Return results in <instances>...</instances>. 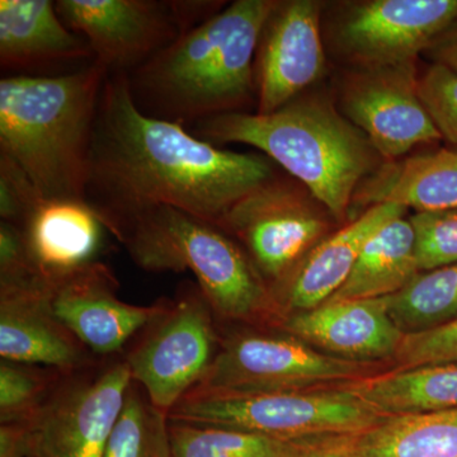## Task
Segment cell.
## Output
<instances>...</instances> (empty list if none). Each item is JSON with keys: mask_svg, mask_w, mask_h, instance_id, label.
I'll list each match as a JSON object with an SVG mask.
<instances>
[{"mask_svg": "<svg viewBox=\"0 0 457 457\" xmlns=\"http://www.w3.org/2000/svg\"><path fill=\"white\" fill-rule=\"evenodd\" d=\"M270 159L222 149L179 123L153 119L126 73H108L99 97L86 201L98 216L170 206L220 228L228 212L275 179Z\"/></svg>", "mask_w": 457, "mask_h": 457, "instance_id": "6da1fadb", "label": "cell"}, {"mask_svg": "<svg viewBox=\"0 0 457 457\" xmlns=\"http://www.w3.org/2000/svg\"><path fill=\"white\" fill-rule=\"evenodd\" d=\"M278 3L237 0L128 73L146 116L191 129L240 112L253 88V60Z\"/></svg>", "mask_w": 457, "mask_h": 457, "instance_id": "7a4b0ae2", "label": "cell"}, {"mask_svg": "<svg viewBox=\"0 0 457 457\" xmlns=\"http://www.w3.org/2000/svg\"><path fill=\"white\" fill-rule=\"evenodd\" d=\"M108 71L92 62L57 75L0 80V154L45 200L86 201L93 132Z\"/></svg>", "mask_w": 457, "mask_h": 457, "instance_id": "3957f363", "label": "cell"}, {"mask_svg": "<svg viewBox=\"0 0 457 457\" xmlns=\"http://www.w3.org/2000/svg\"><path fill=\"white\" fill-rule=\"evenodd\" d=\"M189 132L216 146L255 147L303 182L338 221L374 164L365 134L335 108L311 99L295 98L270 114H221Z\"/></svg>", "mask_w": 457, "mask_h": 457, "instance_id": "277c9868", "label": "cell"}, {"mask_svg": "<svg viewBox=\"0 0 457 457\" xmlns=\"http://www.w3.org/2000/svg\"><path fill=\"white\" fill-rule=\"evenodd\" d=\"M149 272L189 270L216 314L251 320L272 309L266 281L248 253L221 228L170 206L99 216Z\"/></svg>", "mask_w": 457, "mask_h": 457, "instance_id": "5b68a950", "label": "cell"}, {"mask_svg": "<svg viewBox=\"0 0 457 457\" xmlns=\"http://www.w3.org/2000/svg\"><path fill=\"white\" fill-rule=\"evenodd\" d=\"M168 417L173 422L237 429L275 441L354 435L383 418L343 386L295 393H189Z\"/></svg>", "mask_w": 457, "mask_h": 457, "instance_id": "8992f818", "label": "cell"}, {"mask_svg": "<svg viewBox=\"0 0 457 457\" xmlns=\"http://www.w3.org/2000/svg\"><path fill=\"white\" fill-rule=\"evenodd\" d=\"M371 369L372 363L330 356L290 335L245 333L224 342L203 380L189 393L311 392L368 378Z\"/></svg>", "mask_w": 457, "mask_h": 457, "instance_id": "52a82bcc", "label": "cell"}, {"mask_svg": "<svg viewBox=\"0 0 457 457\" xmlns=\"http://www.w3.org/2000/svg\"><path fill=\"white\" fill-rule=\"evenodd\" d=\"M210 311L200 288L189 287L156 319L154 328L126 360L132 380L167 413L197 386L215 359Z\"/></svg>", "mask_w": 457, "mask_h": 457, "instance_id": "ba28073f", "label": "cell"}, {"mask_svg": "<svg viewBox=\"0 0 457 457\" xmlns=\"http://www.w3.org/2000/svg\"><path fill=\"white\" fill-rule=\"evenodd\" d=\"M132 376L128 362L65 381L26 423L31 457H102Z\"/></svg>", "mask_w": 457, "mask_h": 457, "instance_id": "9c48e42d", "label": "cell"}, {"mask_svg": "<svg viewBox=\"0 0 457 457\" xmlns=\"http://www.w3.org/2000/svg\"><path fill=\"white\" fill-rule=\"evenodd\" d=\"M55 7L108 73H130L186 33L171 0H57Z\"/></svg>", "mask_w": 457, "mask_h": 457, "instance_id": "30bf717a", "label": "cell"}, {"mask_svg": "<svg viewBox=\"0 0 457 457\" xmlns=\"http://www.w3.org/2000/svg\"><path fill=\"white\" fill-rule=\"evenodd\" d=\"M220 228L245 243L263 279L282 282L327 225L295 189L273 179L239 201Z\"/></svg>", "mask_w": 457, "mask_h": 457, "instance_id": "8fae6325", "label": "cell"}, {"mask_svg": "<svg viewBox=\"0 0 457 457\" xmlns=\"http://www.w3.org/2000/svg\"><path fill=\"white\" fill-rule=\"evenodd\" d=\"M413 66L370 68L348 86L343 97L350 121L390 162L414 146L442 139L418 95Z\"/></svg>", "mask_w": 457, "mask_h": 457, "instance_id": "7c38bea8", "label": "cell"}, {"mask_svg": "<svg viewBox=\"0 0 457 457\" xmlns=\"http://www.w3.org/2000/svg\"><path fill=\"white\" fill-rule=\"evenodd\" d=\"M116 290L112 272L96 261L64 278H50L51 308L87 350L113 353L170 306L164 303L131 305L120 300Z\"/></svg>", "mask_w": 457, "mask_h": 457, "instance_id": "4fadbf2b", "label": "cell"}, {"mask_svg": "<svg viewBox=\"0 0 457 457\" xmlns=\"http://www.w3.org/2000/svg\"><path fill=\"white\" fill-rule=\"evenodd\" d=\"M457 18V0H374L341 29L345 49L370 68L413 64Z\"/></svg>", "mask_w": 457, "mask_h": 457, "instance_id": "5bb4252c", "label": "cell"}, {"mask_svg": "<svg viewBox=\"0 0 457 457\" xmlns=\"http://www.w3.org/2000/svg\"><path fill=\"white\" fill-rule=\"evenodd\" d=\"M87 351L54 314L50 278L40 273L18 281H0L2 360L73 372L88 366Z\"/></svg>", "mask_w": 457, "mask_h": 457, "instance_id": "9a60e30c", "label": "cell"}, {"mask_svg": "<svg viewBox=\"0 0 457 457\" xmlns=\"http://www.w3.org/2000/svg\"><path fill=\"white\" fill-rule=\"evenodd\" d=\"M318 3L276 5L262 32L257 66L258 114H270L314 82L324 68Z\"/></svg>", "mask_w": 457, "mask_h": 457, "instance_id": "2e32d148", "label": "cell"}, {"mask_svg": "<svg viewBox=\"0 0 457 457\" xmlns=\"http://www.w3.org/2000/svg\"><path fill=\"white\" fill-rule=\"evenodd\" d=\"M288 335L324 353L353 362L395 357L404 339L389 314V297L321 303L282 319Z\"/></svg>", "mask_w": 457, "mask_h": 457, "instance_id": "e0dca14e", "label": "cell"}, {"mask_svg": "<svg viewBox=\"0 0 457 457\" xmlns=\"http://www.w3.org/2000/svg\"><path fill=\"white\" fill-rule=\"evenodd\" d=\"M95 62L88 42L62 22L55 2H0V66L7 71H38Z\"/></svg>", "mask_w": 457, "mask_h": 457, "instance_id": "ac0fdd59", "label": "cell"}, {"mask_svg": "<svg viewBox=\"0 0 457 457\" xmlns=\"http://www.w3.org/2000/svg\"><path fill=\"white\" fill-rule=\"evenodd\" d=\"M20 228L47 278H64L96 262L106 228L87 201L50 200H42Z\"/></svg>", "mask_w": 457, "mask_h": 457, "instance_id": "d6986e66", "label": "cell"}, {"mask_svg": "<svg viewBox=\"0 0 457 457\" xmlns=\"http://www.w3.org/2000/svg\"><path fill=\"white\" fill-rule=\"evenodd\" d=\"M405 213L407 207L402 204H376L315 246L290 276L286 290L288 308L306 312L326 303L345 284L369 240L385 225Z\"/></svg>", "mask_w": 457, "mask_h": 457, "instance_id": "ffe728a7", "label": "cell"}, {"mask_svg": "<svg viewBox=\"0 0 457 457\" xmlns=\"http://www.w3.org/2000/svg\"><path fill=\"white\" fill-rule=\"evenodd\" d=\"M353 203L398 204L417 212L457 209V147L398 159L361 183Z\"/></svg>", "mask_w": 457, "mask_h": 457, "instance_id": "44dd1931", "label": "cell"}, {"mask_svg": "<svg viewBox=\"0 0 457 457\" xmlns=\"http://www.w3.org/2000/svg\"><path fill=\"white\" fill-rule=\"evenodd\" d=\"M383 417L457 409V363L396 369L341 385Z\"/></svg>", "mask_w": 457, "mask_h": 457, "instance_id": "7402d4cb", "label": "cell"}, {"mask_svg": "<svg viewBox=\"0 0 457 457\" xmlns=\"http://www.w3.org/2000/svg\"><path fill=\"white\" fill-rule=\"evenodd\" d=\"M420 273L416 234L411 220L403 216L385 225L369 240L345 284L326 303L393 296Z\"/></svg>", "mask_w": 457, "mask_h": 457, "instance_id": "603a6c76", "label": "cell"}, {"mask_svg": "<svg viewBox=\"0 0 457 457\" xmlns=\"http://www.w3.org/2000/svg\"><path fill=\"white\" fill-rule=\"evenodd\" d=\"M350 446L353 457H457V409L383 417Z\"/></svg>", "mask_w": 457, "mask_h": 457, "instance_id": "cb8c5ba5", "label": "cell"}, {"mask_svg": "<svg viewBox=\"0 0 457 457\" xmlns=\"http://www.w3.org/2000/svg\"><path fill=\"white\" fill-rule=\"evenodd\" d=\"M389 314L404 336L457 320V263L420 273L389 296Z\"/></svg>", "mask_w": 457, "mask_h": 457, "instance_id": "d4e9b609", "label": "cell"}, {"mask_svg": "<svg viewBox=\"0 0 457 457\" xmlns=\"http://www.w3.org/2000/svg\"><path fill=\"white\" fill-rule=\"evenodd\" d=\"M102 457H173L167 411L134 380Z\"/></svg>", "mask_w": 457, "mask_h": 457, "instance_id": "484cf974", "label": "cell"}, {"mask_svg": "<svg viewBox=\"0 0 457 457\" xmlns=\"http://www.w3.org/2000/svg\"><path fill=\"white\" fill-rule=\"evenodd\" d=\"M170 440L173 457H278L275 440L221 427L170 420Z\"/></svg>", "mask_w": 457, "mask_h": 457, "instance_id": "4316f807", "label": "cell"}, {"mask_svg": "<svg viewBox=\"0 0 457 457\" xmlns=\"http://www.w3.org/2000/svg\"><path fill=\"white\" fill-rule=\"evenodd\" d=\"M50 380L31 365L2 360L0 363V422L26 425L50 394Z\"/></svg>", "mask_w": 457, "mask_h": 457, "instance_id": "83f0119b", "label": "cell"}, {"mask_svg": "<svg viewBox=\"0 0 457 457\" xmlns=\"http://www.w3.org/2000/svg\"><path fill=\"white\" fill-rule=\"evenodd\" d=\"M409 220L420 272L457 263V209L417 212Z\"/></svg>", "mask_w": 457, "mask_h": 457, "instance_id": "f1b7e54d", "label": "cell"}, {"mask_svg": "<svg viewBox=\"0 0 457 457\" xmlns=\"http://www.w3.org/2000/svg\"><path fill=\"white\" fill-rule=\"evenodd\" d=\"M418 95L442 139L457 147V74L433 64L418 78Z\"/></svg>", "mask_w": 457, "mask_h": 457, "instance_id": "f546056e", "label": "cell"}, {"mask_svg": "<svg viewBox=\"0 0 457 457\" xmlns=\"http://www.w3.org/2000/svg\"><path fill=\"white\" fill-rule=\"evenodd\" d=\"M394 361L398 369L457 363V320L405 336Z\"/></svg>", "mask_w": 457, "mask_h": 457, "instance_id": "4dcf8cb0", "label": "cell"}, {"mask_svg": "<svg viewBox=\"0 0 457 457\" xmlns=\"http://www.w3.org/2000/svg\"><path fill=\"white\" fill-rule=\"evenodd\" d=\"M45 200L25 171L0 154V218L21 227L32 210Z\"/></svg>", "mask_w": 457, "mask_h": 457, "instance_id": "1f68e13d", "label": "cell"}, {"mask_svg": "<svg viewBox=\"0 0 457 457\" xmlns=\"http://www.w3.org/2000/svg\"><path fill=\"white\" fill-rule=\"evenodd\" d=\"M40 273L21 228L0 221V281H18Z\"/></svg>", "mask_w": 457, "mask_h": 457, "instance_id": "d6a6232c", "label": "cell"}, {"mask_svg": "<svg viewBox=\"0 0 457 457\" xmlns=\"http://www.w3.org/2000/svg\"><path fill=\"white\" fill-rule=\"evenodd\" d=\"M278 457H353L350 435H324L275 441Z\"/></svg>", "mask_w": 457, "mask_h": 457, "instance_id": "836d02e7", "label": "cell"}, {"mask_svg": "<svg viewBox=\"0 0 457 457\" xmlns=\"http://www.w3.org/2000/svg\"><path fill=\"white\" fill-rule=\"evenodd\" d=\"M425 53L433 64L445 66L457 74V18Z\"/></svg>", "mask_w": 457, "mask_h": 457, "instance_id": "e575fe53", "label": "cell"}, {"mask_svg": "<svg viewBox=\"0 0 457 457\" xmlns=\"http://www.w3.org/2000/svg\"><path fill=\"white\" fill-rule=\"evenodd\" d=\"M0 457H31L25 425L0 426Z\"/></svg>", "mask_w": 457, "mask_h": 457, "instance_id": "d590c367", "label": "cell"}]
</instances>
